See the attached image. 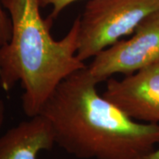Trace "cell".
I'll return each instance as SVG.
<instances>
[{
  "label": "cell",
  "mask_w": 159,
  "mask_h": 159,
  "mask_svg": "<svg viewBox=\"0 0 159 159\" xmlns=\"http://www.w3.org/2000/svg\"><path fill=\"white\" fill-rule=\"evenodd\" d=\"M11 23L10 40L0 46V85L6 92L20 83L25 114L32 118L57 85L87 66L77 56L79 17L68 32L56 40L52 20L41 15L39 0H2Z\"/></svg>",
  "instance_id": "7a4b0ae2"
},
{
  "label": "cell",
  "mask_w": 159,
  "mask_h": 159,
  "mask_svg": "<svg viewBox=\"0 0 159 159\" xmlns=\"http://www.w3.org/2000/svg\"><path fill=\"white\" fill-rule=\"evenodd\" d=\"M5 112H6V106L2 99H0V129L4 123L5 119Z\"/></svg>",
  "instance_id": "30bf717a"
},
{
  "label": "cell",
  "mask_w": 159,
  "mask_h": 159,
  "mask_svg": "<svg viewBox=\"0 0 159 159\" xmlns=\"http://www.w3.org/2000/svg\"><path fill=\"white\" fill-rule=\"evenodd\" d=\"M40 6L42 8L51 6V12L49 15V19L53 20L58 17V15L70 5L80 0H39Z\"/></svg>",
  "instance_id": "52a82bcc"
},
{
  "label": "cell",
  "mask_w": 159,
  "mask_h": 159,
  "mask_svg": "<svg viewBox=\"0 0 159 159\" xmlns=\"http://www.w3.org/2000/svg\"><path fill=\"white\" fill-rule=\"evenodd\" d=\"M102 95L131 119L159 124V64L108 80Z\"/></svg>",
  "instance_id": "5b68a950"
},
{
  "label": "cell",
  "mask_w": 159,
  "mask_h": 159,
  "mask_svg": "<svg viewBox=\"0 0 159 159\" xmlns=\"http://www.w3.org/2000/svg\"><path fill=\"white\" fill-rule=\"evenodd\" d=\"M93 58L88 69L98 83L114 74L129 75L159 64V10L145 18L128 39L119 40Z\"/></svg>",
  "instance_id": "277c9868"
},
{
  "label": "cell",
  "mask_w": 159,
  "mask_h": 159,
  "mask_svg": "<svg viewBox=\"0 0 159 159\" xmlns=\"http://www.w3.org/2000/svg\"><path fill=\"white\" fill-rule=\"evenodd\" d=\"M55 144L50 122L38 114L0 137V159H37L40 152L50 150Z\"/></svg>",
  "instance_id": "8992f818"
},
{
  "label": "cell",
  "mask_w": 159,
  "mask_h": 159,
  "mask_svg": "<svg viewBox=\"0 0 159 159\" xmlns=\"http://www.w3.org/2000/svg\"><path fill=\"white\" fill-rule=\"evenodd\" d=\"M11 34V20L2 5V0H0V46L6 43L10 40Z\"/></svg>",
  "instance_id": "ba28073f"
},
{
  "label": "cell",
  "mask_w": 159,
  "mask_h": 159,
  "mask_svg": "<svg viewBox=\"0 0 159 159\" xmlns=\"http://www.w3.org/2000/svg\"><path fill=\"white\" fill-rule=\"evenodd\" d=\"M141 159H159V147L156 148L154 150L147 154Z\"/></svg>",
  "instance_id": "9c48e42d"
},
{
  "label": "cell",
  "mask_w": 159,
  "mask_h": 159,
  "mask_svg": "<svg viewBox=\"0 0 159 159\" xmlns=\"http://www.w3.org/2000/svg\"><path fill=\"white\" fill-rule=\"evenodd\" d=\"M159 10V0H89L79 17L77 56L81 61L94 57Z\"/></svg>",
  "instance_id": "3957f363"
},
{
  "label": "cell",
  "mask_w": 159,
  "mask_h": 159,
  "mask_svg": "<svg viewBox=\"0 0 159 159\" xmlns=\"http://www.w3.org/2000/svg\"><path fill=\"white\" fill-rule=\"evenodd\" d=\"M88 66L57 85L40 113L55 142L80 159H141L159 145V124L131 119L98 93Z\"/></svg>",
  "instance_id": "6da1fadb"
}]
</instances>
